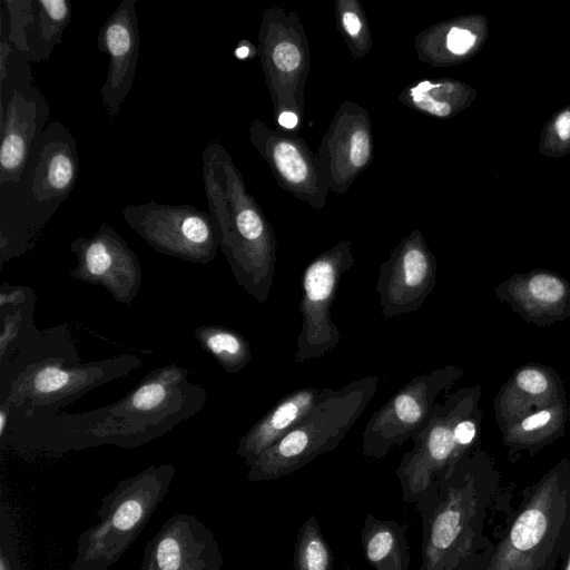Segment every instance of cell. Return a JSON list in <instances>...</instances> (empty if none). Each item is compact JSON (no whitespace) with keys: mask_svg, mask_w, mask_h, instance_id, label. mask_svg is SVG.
<instances>
[{"mask_svg":"<svg viewBox=\"0 0 570 570\" xmlns=\"http://www.w3.org/2000/svg\"><path fill=\"white\" fill-rule=\"evenodd\" d=\"M500 484L490 456L475 448L444 472L438 493L415 505L422 522L417 570H485L495 546L485 519Z\"/></svg>","mask_w":570,"mask_h":570,"instance_id":"1","label":"cell"},{"mask_svg":"<svg viewBox=\"0 0 570 570\" xmlns=\"http://www.w3.org/2000/svg\"><path fill=\"white\" fill-rule=\"evenodd\" d=\"M206 399L205 389L189 382L186 368L169 364L149 372L114 404L52 416L58 428H53L45 449L63 452L102 444L137 448L194 416Z\"/></svg>","mask_w":570,"mask_h":570,"instance_id":"2","label":"cell"},{"mask_svg":"<svg viewBox=\"0 0 570 570\" xmlns=\"http://www.w3.org/2000/svg\"><path fill=\"white\" fill-rule=\"evenodd\" d=\"M202 174L209 214L220 229V249L239 286L256 302L271 294L276 264V237L248 193L232 156L217 140L202 153Z\"/></svg>","mask_w":570,"mask_h":570,"instance_id":"3","label":"cell"},{"mask_svg":"<svg viewBox=\"0 0 570 570\" xmlns=\"http://www.w3.org/2000/svg\"><path fill=\"white\" fill-rule=\"evenodd\" d=\"M62 327L49 330L36 344L16 357L2 372L1 403L11 417L45 419L87 392L139 367L142 360L124 354L80 363Z\"/></svg>","mask_w":570,"mask_h":570,"instance_id":"4","label":"cell"},{"mask_svg":"<svg viewBox=\"0 0 570 570\" xmlns=\"http://www.w3.org/2000/svg\"><path fill=\"white\" fill-rule=\"evenodd\" d=\"M80 170L76 138L63 124H48L32 145L20 178L0 186V264L32 249L73 190Z\"/></svg>","mask_w":570,"mask_h":570,"instance_id":"5","label":"cell"},{"mask_svg":"<svg viewBox=\"0 0 570 570\" xmlns=\"http://www.w3.org/2000/svg\"><path fill=\"white\" fill-rule=\"evenodd\" d=\"M570 553V461L564 459L528 491L505 535L493 570H554Z\"/></svg>","mask_w":570,"mask_h":570,"instance_id":"6","label":"cell"},{"mask_svg":"<svg viewBox=\"0 0 570 570\" xmlns=\"http://www.w3.org/2000/svg\"><path fill=\"white\" fill-rule=\"evenodd\" d=\"M175 474L173 464H154L121 480L102 498L98 521L79 534L70 570H109L146 527Z\"/></svg>","mask_w":570,"mask_h":570,"instance_id":"7","label":"cell"},{"mask_svg":"<svg viewBox=\"0 0 570 570\" xmlns=\"http://www.w3.org/2000/svg\"><path fill=\"white\" fill-rule=\"evenodd\" d=\"M379 384L380 377L372 375L332 390L294 430L248 466L247 479L274 481L334 451L375 396Z\"/></svg>","mask_w":570,"mask_h":570,"instance_id":"8","label":"cell"},{"mask_svg":"<svg viewBox=\"0 0 570 570\" xmlns=\"http://www.w3.org/2000/svg\"><path fill=\"white\" fill-rule=\"evenodd\" d=\"M257 49L276 129L298 134L309 72L308 38L298 14L279 7L265 9L258 29Z\"/></svg>","mask_w":570,"mask_h":570,"instance_id":"9","label":"cell"},{"mask_svg":"<svg viewBox=\"0 0 570 570\" xmlns=\"http://www.w3.org/2000/svg\"><path fill=\"white\" fill-rule=\"evenodd\" d=\"M481 387H462L436 402L426 426L412 438L414 445L403 454L396 469L405 503L416 505L438 492V482L452 469L453 428L460 416L480 400Z\"/></svg>","mask_w":570,"mask_h":570,"instance_id":"10","label":"cell"},{"mask_svg":"<svg viewBox=\"0 0 570 570\" xmlns=\"http://www.w3.org/2000/svg\"><path fill=\"white\" fill-rule=\"evenodd\" d=\"M122 217L150 247L160 254L195 264L212 262L220 248L216 219L193 205L127 204Z\"/></svg>","mask_w":570,"mask_h":570,"instance_id":"11","label":"cell"},{"mask_svg":"<svg viewBox=\"0 0 570 570\" xmlns=\"http://www.w3.org/2000/svg\"><path fill=\"white\" fill-rule=\"evenodd\" d=\"M463 371L449 364L413 377L367 421L362 435V454L383 459L423 430L443 391L450 390Z\"/></svg>","mask_w":570,"mask_h":570,"instance_id":"12","label":"cell"},{"mask_svg":"<svg viewBox=\"0 0 570 570\" xmlns=\"http://www.w3.org/2000/svg\"><path fill=\"white\" fill-rule=\"evenodd\" d=\"M353 265L352 242L342 239L305 267L298 304L302 330L296 342V362L322 357L338 345L341 334L332 320L331 308L343 275Z\"/></svg>","mask_w":570,"mask_h":570,"instance_id":"13","label":"cell"},{"mask_svg":"<svg viewBox=\"0 0 570 570\" xmlns=\"http://www.w3.org/2000/svg\"><path fill=\"white\" fill-rule=\"evenodd\" d=\"M438 262L423 234L413 229L396 244L379 268L375 291L384 317L417 311L436 283Z\"/></svg>","mask_w":570,"mask_h":570,"instance_id":"14","label":"cell"},{"mask_svg":"<svg viewBox=\"0 0 570 570\" xmlns=\"http://www.w3.org/2000/svg\"><path fill=\"white\" fill-rule=\"evenodd\" d=\"M248 136L282 189L314 209L325 207L328 187L315 154L298 134L273 129L254 119L249 124Z\"/></svg>","mask_w":570,"mask_h":570,"instance_id":"15","label":"cell"},{"mask_svg":"<svg viewBox=\"0 0 570 570\" xmlns=\"http://www.w3.org/2000/svg\"><path fill=\"white\" fill-rule=\"evenodd\" d=\"M315 156L328 190L337 195L347 191L373 159L368 111L356 101L341 104Z\"/></svg>","mask_w":570,"mask_h":570,"instance_id":"16","label":"cell"},{"mask_svg":"<svg viewBox=\"0 0 570 570\" xmlns=\"http://www.w3.org/2000/svg\"><path fill=\"white\" fill-rule=\"evenodd\" d=\"M77 265L75 279L106 288L116 302L130 304L141 285V265L127 242L109 224L102 223L91 237H77L70 244Z\"/></svg>","mask_w":570,"mask_h":570,"instance_id":"17","label":"cell"},{"mask_svg":"<svg viewBox=\"0 0 570 570\" xmlns=\"http://www.w3.org/2000/svg\"><path fill=\"white\" fill-rule=\"evenodd\" d=\"M0 186L17 181L32 145L45 131L49 105L31 79L19 80L0 91Z\"/></svg>","mask_w":570,"mask_h":570,"instance_id":"18","label":"cell"},{"mask_svg":"<svg viewBox=\"0 0 570 570\" xmlns=\"http://www.w3.org/2000/svg\"><path fill=\"white\" fill-rule=\"evenodd\" d=\"M140 570H223V556L209 528L178 513L147 543Z\"/></svg>","mask_w":570,"mask_h":570,"instance_id":"19","label":"cell"},{"mask_svg":"<svg viewBox=\"0 0 570 570\" xmlns=\"http://www.w3.org/2000/svg\"><path fill=\"white\" fill-rule=\"evenodd\" d=\"M137 0H122L99 30L98 49L108 57V69L100 88L107 116L116 117L132 87L139 53Z\"/></svg>","mask_w":570,"mask_h":570,"instance_id":"20","label":"cell"},{"mask_svg":"<svg viewBox=\"0 0 570 570\" xmlns=\"http://www.w3.org/2000/svg\"><path fill=\"white\" fill-rule=\"evenodd\" d=\"M8 41L31 62L46 61L71 21L67 0H4Z\"/></svg>","mask_w":570,"mask_h":570,"instance_id":"21","label":"cell"},{"mask_svg":"<svg viewBox=\"0 0 570 570\" xmlns=\"http://www.w3.org/2000/svg\"><path fill=\"white\" fill-rule=\"evenodd\" d=\"M495 293L525 322L539 327L570 316V284L550 271L514 274L495 286Z\"/></svg>","mask_w":570,"mask_h":570,"instance_id":"22","label":"cell"},{"mask_svg":"<svg viewBox=\"0 0 570 570\" xmlns=\"http://www.w3.org/2000/svg\"><path fill=\"white\" fill-rule=\"evenodd\" d=\"M564 396L562 381L553 368L537 363L524 364L513 372L494 400L497 423L502 432Z\"/></svg>","mask_w":570,"mask_h":570,"instance_id":"23","label":"cell"},{"mask_svg":"<svg viewBox=\"0 0 570 570\" xmlns=\"http://www.w3.org/2000/svg\"><path fill=\"white\" fill-rule=\"evenodd\" d=\"M487 35L484 16H461L419 32L414 38V49L420 61L433 67H449L473 57L482 48Z\"/></svg>","mask_w":570,"mask_h":570,"instance_id":"24","label":"cell"},{"mask_svg":"<svg viewBox=\"0 0 570 570\" xmlns=\"http://www.w3.org/2000/svg\"><path fill=\"white\" fill-rule=\"evenodd\" d=\"M332 390L308 386L284 395L242 436L237 456L249 466L264 451L294 430Z\"/></svg>","mask_w":570,"mask_h":570,"instance_id":"25","label":"cell"},{"mask_svg":"<svg viewBox=\"0 0 570 570\" xmlns=\"http://www.w3.org/2000/svg\"><path fill=\"white\" fill-rule=\"evenodd\" d=\"M476 97L468 83L450 79H420L404 87L397 99L410 109L439 119L451 118L466 109Z\"/></svg>","mask_w":570,"mask_h":570,"instance_id":"26","label":"cell"},{"mask_svg":"<svg viewBox=\"0 0 570 570\" xmlns=\"http://www.w3.org/2000/svg\"><path fill=\"white\" fill-rule=\"evenodd\" d=\"M35 292L24 286H13L3 283L0 288V360L1 366L7 364L16 351L27 346L39 336L33 326V312L36 308Z\"/></svg>","mask_w":570,"mask_h":570,"instance_id":"27","label":"cell"},{"mask_svg":"<svg viewBox=\"0 0 570 570\" xmlns=\"http://www.w3.org/2000/svg\"><path fill=\"white\" fill-rule=\"evenodd\" d=\"M361 546L373 570H409L411 556L407 524L367 513L361 529Z\"/></svg>","mask_w":570,"mask_h":570,"instance_id":"28","label":"cell"},{"mask_svg":"<svg viewBox=\"0 0 570 570\" xmlns=\"http://www.w3.org/2000/svg\"><path fill=\"white\" fill-rule=\"evenodd\" d=\"M568 417L567 397L531 413L502 431V441L511 458L522 452L537 453L563 435Z\"/></svg>","mask_w":570,"mask_h":570,"instance_id":"29","label":"cell"},{"mask_svg":"<svg viewBox=\"0 0 570 570\" xmlns=\"http://www.w3.org/2000/svg\"><path fill=\"white\" fill-rule=\"evenodd\" d=\"M194 336L227 373H237L252 360L248 341L237 331L222 325H199Z\"/></svg>","mask_w":570,"mask_h":570,"instance_id":"30","label":"cell"},{"mask_svg":"<svg viewBox=\"0 0 570 570\" xmlns=\"http://www.w3.org/2000/svg\"><path fill=\"white\" fill-rule=\"evenodd\" d=\"M294 570H333L334 556L321 532L318 520L309 515L297 531L293 556Z\"/></svg>","mask_w":570,"mask_h":570,"instance_id":"31","label":"cell"},{"mask_svg":"<svg viewBox=\"0 0 570 570\" xmlns=\"http://www.w3.org/2000/svg\"><path fill=\"white\" fill-rule=\"evenodd\" d=\"M334 12L337 30L350 53L361 59L372 49V35L366 13L357 0H336Z\"/></svg>","mask_w":570,"mask_h":570,"instance_id":"32","label":"cell"},{"mask_svg":"<svg viewBox=\"0 0 570 570\" xmlns=\"http://www.w3.org/2000/svg\"><path fill=\"white\" fill-rule=\"evenodd\" d=\"M539 150L544 156L556 158L570 153V105L553 114L546 122Z\"/></svg>","mask_w":570,"mask_h":570,"instance_id":"33","label":"cell"},{"mask_svg":"<svg viewBox=\"0 0 570 570\" xmlns=\"http://www.w3.org/2000/svg\"><path fill=\"white\" fill-rule=\"evenodd\" d=\"M482 412L479 401L473 403L456 421L453 428V463L476 448Z\"/></svg>","mask_w":570,"mask_h":570,"instance_id":"34","label":"cell"},{"mask_svg":"<svg viewBox=\"0 0 570 570\" xmlns=\"http://www.w3.org/2000/svg\"><path fill=\"white\" fill-rule=\"evenodd\" d=\"M14 522L9 511L0 510V570H23L19 553Z\"/></svg>","mask_w":570,"mask_h":570,"instance_id":"35","label":"cell"},{"mask_svg":"<svg viewBox=\"0 0 570 570\" xmlns=\"http://www.w3.org/2000/svg\"><path fill=\"white\" fill-rule=\"evenodd\" d=\"M234 56L238 60H248L258 56V49L249 40L243 39L237 42L234 49Z\"/></svg>","mask_w":570,"mask_h":570,"instance_id":"36","label":"cell"},{"mask_svg":"<svg viewBox=\"0 0 570 570\" xmlns=\"http://www.w3.org/2000/svg\"><path fill=\"white\" fill-rule=\"evenodd\" d=\"M10 423V410L3 405L0 404V439L2 440L4 436V433L9 429Z\"/></svg>","mask_w":570,"mask_h":570,"instance_id":"37","label":"cell"},{"mask_svg":"<svg viewBox=\"0 0 570 570\" xmlns=\"http://www.w3.org/2000/svg\"><path fill=\"white\" fill-rule=\"evenodd\" d=\"M561 570H570V553L566 562H563Z\"/></svg>","mask_w":570,"mask_h":570,"instance_id":"38","label":"cell"},{"mask_svg":"<svg viewBox=\"0 0 570 570\" xmlns=\"http://www.w3.org/2000/svg\"><path fill=\"white\" fill-rule=\"evenodd\" d=\"M485 570H493L492 564H490Z\"/></svg>","mask_w":570,"mask_h":570,"instance_id":"39","label":"cell"},{"mask_svg":"<svg viewBox=\"0 0 570 570\" xmlns=\"http://www.w3.org/2000/svg\"><path fill=\"white\" fill-rule=\"evenodd\" d=\"M568 407L570 409V404L568 405ZM568 414H570V411L568 412Z\"/></svg>","mask_w":570,"mask_h":570,"instance_id":"40","label":"cell"}]
</instances>
